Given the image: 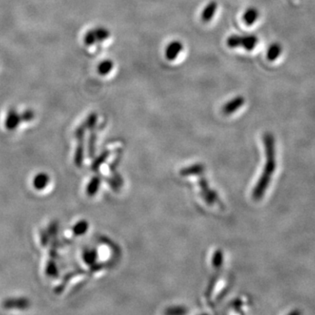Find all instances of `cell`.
Wrapping results in <instances>:
<instances>
[{"label": "cell", "instance_id": "obj_1", "mask_svg": "<svg viewBox=\"0 0 315 315\" xmlns=\"http://www.w3.org/2000/svg\"><path fill=\"white\" fill-rule=\"evenodd\" d=\"M264 145L267 161L265 164V170L259 179V183L253 191V198L255 200L262 199L265 191L271 182V174L275 172L276 168V153H275V140L272 134L267 132L264 135Z\"/></svg>", "mask_w": 315, "mask_h": 315}, {"label": "cell", "instance_id": "obj_2", "mask_svg": "<svg viewBox=\"0 0 315 315\" xmlns=\"http://www.w3.org/2000/svg\"><path fill=\"white\" fill-rule=\"evenodd\" d=\"M31 306V302L27 298H9L3 301L2 306L5 309L26 310Z\"/></svg>", "mask_w": 315, "mask_h": 315}, {"label": "cell", "instance_id": "obj_3", "mask_svg": "<svg viewBox=\"0 0 315 315\" xmlns=\"http://www.w3.org/2000/svg\"><path fill=\"white\" fill-rule=\"evenodd\" d=\"M244 103H245V99L244 96L238 95L223 105V109H222L223 113L224 115H231V114L235 113L237 110L243 107Z\"/></svg>", "mask_w": 315, "mask_h": 315}, {"label": "cell", "instance_id": "obj_4", "mask_svg": "<svg viewBox=\"0 0 315 315\" xmlns=\"http://www.w3.org/2000/svg\"><path fill=\"white\" fill-rule=\"evenodd\" d=\"M183 50V44L180 41H172L167 45L165 50V56L166 59L170 62L174 61L178 57L179 54Z\"/></svg>", "mask_w": 315, "mask_h": 315}, {"label": "cell", "instance_id": "obj_5", "mask_svg": "<svg viewBox=\"0 0 315 315\" xmlns=\"http://www.w3.org/2000/svg\"><path fill=\"white\" fill-rule=\"evenodd\" d=\"M22 120H21V114H18V111L15 109H11L6 116L5 126L8 131H13L18 128Z\"/></svg>", "mask_w": 315, "mask_h": 315}, {"label": "cell", "instance_id": "obj_6", "mask_svg": "<svg viewBox=\"0 0 315 315\" xmlns=\"http://www.w3.org/2000/svg\"><path fill=\"white\" fill-rule=\"evenodd\" d=\"M50 182V177L46 172H40L34 176L33 180V186L36 190L42 191L48 187Z\"/></svg>", "mask_w": 315, "mask_h": 315}, {"label": "cell", "instance_id": "obj_7", "mask_svg": "<svg viewBox=\"0 0 315 315\" xmlns=\"http://www.w3.org/2000/svg\"><path fill=\"white\" fill-rule=\"evenodd\" d=\"M217 5L215 1H211L204 7V9L202 10V14H201V18L204 23H208L211 21L212 18H214L215 12H216Z\"/></svg>", "mask_w": 315, "mask_h": 315}, {"label": "cell", "instance_id": "obj_8", "mask_svg": "<svg viewBox=\"0 0 315 315\" xmlns=\"http://www.w3.org/2000/svg\"><path fill=\"white\" fill-rule=\"evenodd\" d=\"M259 18V10L255 8V7L248 8V9L244 12V14H243V21H244V24L248 26V27L255 24Z\"/></svg>", "mask_w": 315, "mask_h": 315}, {"label": "cell", "instance_id": "obj_9", "mask_svg": "<svg viewBox=\"0 0 315 315\" xmlns=\"http://www.w3.org/2000/svg\"><path fill=\"white\" fill-rule=\"evenodd\" d=\"M259 43V38L255 34L242 36V48L246 51H252Z\"/></svg>", "mask_w": 315, "mask_h": 315}, {"label": "cell", "instance_id": "obj_10", "mask_svg": "<svg viewBox=\"0 0 315 315\" xmlns=\"http://www.w3.org/2000/svg\"><path fill=\"white\" fill-rule=\"evenodd\" d=\"M282 46L280 43H278V42L272 43L268 48L267 53H266V57H267L268 61H270V62L276 61L282 54Z\"/></svg>", "mask_w": 315, "mask_h": 315}, {"label": "cell", "instance_id": "obj_11", "mask_svg": "<svg viewBox=\"0 0 315 315\" xmlns=\"http://www.w3.org/2000/svg\"><path fill=\"white\" fill-rule=\"evenodd\" d=\"M78 141H79V143H78L77 148H76L75 154H74V164H75V166L81 167L83 165V162H84V137L78 139Z\"/></svg>", "mask_w": 315, "mask_h": 315}, {"label": "cell", "instance_id": "obj_12", "mask_svg": "<svg viewBox=\"0 0 315 315\" xmlns=\"http://www.w3.org/2000/svg\"><path fill=\"white\" fill-rule=\"evenodd\" d=\"M45 271H46V275L50 278L55 279L59 277V268H58L55 259H50L48 260Z\"/></svg>", "mask_w": 315, "mask_h": 315}, {"label": "cell", "instance_id": "obj_13", "mask_svg": "<svg viewBox=\"0 0 315 315\" xmlns=\"http://www.w3.org/2000/svg\"><path fill=\"white\" fill-rule=\"evenodd\" d=\"M113 68L114 63L111 60H104L97 66V72L101 75H106V74H110Z\"/></svg>", "mask_w": 315, "mask_h": 315}, {"label": "cell", "instance_id": "obj_14", "mask_svg": "<svg viewBox=\"0 0 315 315\" xmlns=\"http://www.w3.org/2000/svg\"><path fill=\"white\" fill-rule=\"evenodd\" d=\"M99 186H100V179L99 177H94L90 181L88 187H87V193L89 196L95 195V193L99 191Z\"/></svg>", "mask_w": 315, "mask_h": 315}, {"label": "cell", "instance_id": "obj_15", "mask_svg": "<svg viewBox=\"0 0 315 315\" xmlns=\"http://www.w3.org/2000/svg\"><path fill=\"white\" fill-rule=\"evenodd\" d=\"M89 229V223L87 221L82 220L78 222L74 228H73V233L74 235H82L86 233Z\"/></svg>", "mask_w": 315, "mask_h": 315}, {"label": "cell", "instance_id": "obj_16", "mask_svg": "<svg viewBox=\"0 0 315 315\" xmlns=\"http://www.w3.org/2000/svg\"><path fill=\"white\" fill-rule=\"evenodd\" d=\"M93 30H94L95 38H96L97 42H104V41L107 40L110 37V31L107 28H105V27H96V28Z\"/></svg>", "mask_w": 315, "mask_h": 315}, {"label": "cell", "instance_id": "obj_17", "mask_svg": "<svg viewBox=\"0 0 315 315\" xmlns=\"http://www.w3.org/2000/svg\"><path fill=\"white\" fill-rule=\"evenodd\" d=\"M242 45V36L233 34L227 39V46L229 48H240Z\"/></svg>", "mask_w": 315, "mask_h": 315}, {"label": "cell", "instance_id": "obj_18", "mask_svg": "<svg viewBox=\"0 0 315 315\" xmlns=\"http://www.w3.org/2000/svg\"><path fill=\"white\" fill-rule=\"evenodd\" d=\"M48 234L50 235L51 239L57 238L58 231H59V223L56 221L51 222L50 224L48 225Z\"/></svg>", "mask_w": 315, "mask_h": 315}, {"label": "cell", "instance_id": "obj_19", "mask_svg": "<svg viewBox=\"0 0 315 315\" xmlns=\"http://www.w3.org/2000/svg\"><path fill=\"white\" fill-rule=\"evenodd\" d=\"M96 259V253L94 250H86L84 253V261L87 265H93Z\"/></svg>", "mask_w": 315, "mask_h": 315}, {"label": "cell", "instance_id": "obj_20", "mask_svg": "<svg viewBox=\"0 0 315 315\" xmlns=\"http://www.w3.org/2000/svg\"><path fill=\"white\" fill-rule=\"evenodd\" d=\"M96 41L95 38V33H94V30H89L87 32L86 34L84 36V43L87 46H92L95 44Z\"/></svg>", "mask_w": 315, "mask_h": 315}, {"label": "cell", "instance_id": "obj_21", "mask_svg": "<svg viewBox=\"0 0 315 315\" xmlns=\"http://www.w3.org/2000/svg\"><path fill=\"white\" fill-rule=\"evenodd\" d=\"M40 238H41V244L42 246L47 247L51 241L50 235L48 234L47 229H42L40 231Z\"/></svg>", "mask_w": 315, "mask_h": 315}, {"label": "cell", "instance_id": "obj_22", "mask_svg": "<svg viewBox=\"0 0 315 315\" xmlns=\"http://www.w3.org/2000/svg\"><path fill=\"white\" fill-rule=\"evenodd\" d=\"M202 171H203L202 166L197 165V166H193V167H190V168L182 170L181 173L186 176L188 175V174H193V173H199V172H202Z\"/></svg>", "mask_w": 315, "mask_h": 315}, {"label": "cell", "instance_id": "obj_23", "mask_svg": "<svg viewBox=\"0 0 315 315\" xmlns=\"http://www.w3.org/2000/svg\"><path fill=\"white\" fill-rule=\"evenodd\" d=\"M96 120H97V115L95 113L90 114L89 117L87 119L85 124H84V126L86 127V129H93L96 124Z\"/></svg>", "mask_w": 315, "mask_h": 315}, {"label": "cell", "instance_id": "obj_24", "mask_svg": "<svg viewBox=\"0 0 315 315\" xmlns=\"http://www.w3.org/2000/svg\"><path fill=\"white\" fill-rule=\"evenodd\" d=\"M21 116L22 122H31V121H33V119H34L35 114H34L33 110H25L23 113L21 114Z\"/></svg>", "mask_w": 315, "mask_h": 315}, {"label": "cell", "instance_id": "obj_25", "mask_svg": "<svg viewBox=\"0 0 315 315\" xmlns=\"http://www.w3.org/2000/svg\"><path fill=\"white\" fill-rule=\"evenodd\" d=\"M108 155H109V152H104L103 154L100 155L95 161H94V163L92 165V169L93 170H97L100 166H101L102 164L104 163V161L107 159Z\"/></svg>", "mask_w": 315, "mask_h": 315}, {"label": "cell", "instance_id": "obj_26", "mask_svg": "<svg viewBox=\"0 0 315 315\" xmlns=\"http://www.w3.org/2000/svg\"><path fill=\"white\" fill-rule=\"evenodd\" d=\"M223 263V253L221 250H217L214 253V258H213V265L214 268H219Z\"/></svg>", "mask_w": 315, "mask_h": 315}, {"label": "cell", "instance_id": "obj_27", "mask_svg": "<svg viewBox=\"0 0 315 315\" xmlns=\"http://www.w3.org/2000/svg\"><path fill=\"white\" fill-rule=\"evenodd\" d=\"M95 135L93 133L89 137V157H93L95 153Z\"/></svg>", "mask_w": 315, "mask_h": 315}, {"label": "cell", "instance_id": "obj_28", "mask_svg": "<svg viewBox=\"0 0 315 315\" xmlns=\"http://www.w3.org/2000/svg\"><path fill=\"white\" fill-rule=\"evenodd\" d=\"M49 256H50L51 259H54L55 260L58 259L59 255H58V252H57V249L51 247L50 250H49Z\"/></svg>", "mask_w": 315, "mask_h": 315}]
</instances>
